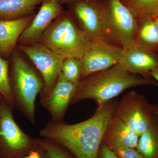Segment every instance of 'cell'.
Listing matches in <instances>:
<instances>
[{
    "label": "cell",
    "instance_id": "cell-1",
    "mask_svg": "<svg viewBox=\"0 0 158 158\" xmlns=\"http://www.w3.org/2000/svg\"><path fill=\"white\" fill-rule=\"evenodd\" d=\"M118 103L110 101L98 107L90 118L75 124L51 119L40 131V136L61 145L75 158H97L106 128Z\"/></svg>",
    "mask_w": 158,
    "mask_h": 158
},
{
    "label": "cell",
    "instance_id": "cell-15",
    "mask_svg": "<svg viewBox=\"0 0 158 158\" xmlns=\"http://www.w3.org/2000/svg\"><path fill=\"white\" fill-rule=\"evenodd\" d=\"M139 136L117 116L111 118L108 123L103 143L108 147H123L136 148Z\"/></svg>",
    "mask_w": 158,
    "mask_h": 158
},
{
    "label": "cell",
    "instance_id": "cell-7",
    "mask_svg": "<svg viewBox=\"0 0 158 158\" xmlns=\"http://www.w3.org/2000/svg\"><path fill=\"white\" fill-rule=\"evenodd\" d=\"M17 49L31 60L42 77L44 86L40 100L46 97L54 88L66 58L56 54L39 42L29 45H17Z\"/></svg>",
    "mask_w": 158,
    "mask_h": 158
},
{
    "label": "cell",
    "instance_id": "cell-2",
    "mask_svg": "<svg viewBox=\"0 0 158 158\" xmlns=\"http://www.w3.org/2000/svg\"><path fill=\"white\" fill-rule=\"evenodd\" d=\"M147 85L158 86V83L152 78L139 77L130 73L118 63L106 70L82 79L71 104L90 99L99 107L126 89Z\"/></svg>",
    "mask_w": 158,
    "mask_h": 158
},
{
    "label": "cell",
    "instance_id": "cell-21",
    "mask_svg": "<svg viewBox=\"0 0 158 158\" xmlns=\"http://www.w3.org/2000/svg\"><path fill=\"white\" fill-rule=\"evenodd\" d=\"M0 94L3 98L15 107L14 98L9 78V62L0 55Z\"/></svg>",
    "mask_w": 158,
    "mask_h": 158
},
{
    "label": "cell",
    "instance_id": "cell-29",
    "mask_svg": "<svg viewBox=\"0 0 158 158\" xmlns=\"http://www.w3.org/2000/svg\"><path fill=\"white\" fill-rule=\"evenodd\" d=\"M155 25L158 31V16L156 17L153 19Z\"/></svg>",
    "mask_w": 158,
    "mask_h": 158
},
{
    "label": "cell",
    "instance_id": "cell-3",
    "mask_svg": "<svg viewBox=\"0 0 158 158\" xmlns=\"http://www.w3.org/2000/svg\"><path fill=\"white\" fill-rule=\"evenodd\" d=\"M11 66L9 78L15 107L35 124L36 98L44 86L42 77L18 49H15L11 54Z\"/></svg>",
    "mask_w": 158,
    "mask_h": 158
},
{
    "label": "cell",
    "instance_id": "cell-16",
    "mask_svg": "<svg viewBox=\"0 0 158 158\" xmlns=\"http://www.w3.org/2000/svg\"><path fill=\"white\" fill-rule=\"evenodd\" d=\"M43 0H0V20L19 19L35 12Z\"/></svg>",
    "mask_w": 158,
    "mask_h": 158
},
{
    "label": "cell",
    "instance_id": "cell-22",
    "mask_svg": "<svg viewBox=\"0 0 158 158\" xmlns=\"http://www.w3.org/2000/svg\"><path fill=\"white\" fill-rule=\"evenodd\" d=\"M37 143L46 151L49 158H73L67 150L53 141L44 138H37Z\"/></svg>",
    "mask_w": 158,
    "mask_h": 158
},
{
    "label": "cell",
    "instance_id": "cell-8",
    "mask_svg": "<svg viewBox=\"0 0 158 158\" xmlns=\"http://www.w3.org/2000/svg\"><path fill=\"white\" fill-rule=\"evenodd\" d=\"M155 114L144 95L132 91L118 102L115 115L140 137L149 127Z\"/></svg>",
    "mask_w": 158,
    "mask_h": 158
},
{
    "label": "cell",
    "instance_id": "cell-9",
    "mask_svg": "<svg viewBox=\"0 0 158 158\" xmlns=\"http://www.w3.org/2000/svg\"><path fill=\"white\" fill-rule=\"evenodd\" d=\"M68 10L91 41L106 39L102 0H78L67 5Z\"/></svg>",
    "mask_w": 158,
    "mask_h": 158
},
{
    "label": "cell",
    "instance_id": "cell-28",
    "mask_svg": "<svg viewBox=\"0 0 158 158\" xmlns=\"http://www.w3.org/2000/svg\"><path fill=\"white\" fill-rule=\"evenodd\" d=\"M151 106L154 113L158 116V104L151 105Z\"/></svg>",
    "mask_w": 158,
    "mask_h": 158
},
{
    "label": "cell",
    "instance_id": "cell-27",
    "mask_svg": "<svg viewBox=\"0 0 158 158\" xmlns=\"http://www.w3.org/2000/svg\"><path fill=\"white\" fill-rule=\"evenodd\" d=\"M76 1H78V0H58L59 4L62 6L65 5V4L68 5V4L73 2H75Z\"/></svg>",
    "mask_w": 158,
    "mask_h": 158
},
{
    "label": "cell",
    "instance_id": "cell-26",
    "mask_svg": "<svg viewBox=\"0 0 158 158\" xmlns=\"http://www.w3.org/2000/svg\"><path fill=\"white\" fill-rule=\"evenodd\" d=\"M151 76L158 83V65L152 71Z\"/></svg>",
    "mask_w": 158,
    "mask_h": 158
},
{
    "label": "cell",
    "instance_id": "cell-4",
    "mask_svg": "<svg viewBox=\"0 0 158 158\" xmlns=\"http://www.w3.org/2000/svg\"><path fill=\"white\" fill-rule=\"evenodd\" d=\"M39 42L64 58L82 59L92 41L69 11L63 10L44 31Z\"/></svg>",
    "mask_w": 158,
    "mask_h": 158
},
{
    "label": "cell",
    "instance_id": "cell-19",
    "mask_svg": "<svg viewBox=\"0 0 158 158\" xmlns=\"http://www.w3.org/2000/svg\"><path fill=\"white\" fill-rule=\"evenodd\" d=\"M135 44L152 50L158 47V31L153 19L138 23V30Z\"/></svg>",
    "mask_w": 158,
    "mask_h": 158
},
{
    "label": "cell",
    "instance_id": "cell-24",
    "mask_svg": "<svg viewBox=\"0 0 158 158\" xmlns=\"http://www.w3.org/2000/svg\"><path fill=\"white\" fill-rule=\"evenodd\" d=\"M22 158H49L46 150L41 145L37 143V146L31 151V152Z\"/></svg>",
    "mask_w": 158,
    "mask_h": 158
},
{
    "label": "cell",
    "instance_id": "cell-23",
    "mask_svg": "<svg viewBox=\"0 0 158 158\" xmlns=\"http://www.w3.org/2000/svg\"><path fill=\"white\" fill-rule=\"evenodd\" d=\"M110 148L118 158H143L135 148L123 147H114Z\"/></svg>",
    "mask_w": 158,
    "mask_h": 158
},
{
    "label": "cell",
    "instance_id": "cell-10",
    "mask_svg": "<svg viewBox=\"0 0 158 158\" xmlns=\"http://www.w3.org/2000/svg\"><path fill=\"white\" fill-rule=\"evenodd\" d=\"M123 49L106 39L92 41L83 57L82 79L118 64Z\"/></svg>",
    "mask_w": 158,
    "mask_h": 158
},
{
    "label": "cell",
    "instance_id": "cell-14",
    "mask_svg": "<svg viewBox=\"0 0 158 158\" xmlns=\"http://www.w3.org/2000/svg\"><path fill=\"white\" fill-rule=\"evenodd\" d=\"M36 12L12 20H0V55H11L18 44L19 39L31 24Z\"/></svg>",
    "mask_w": 158,
    "mask_h": 158
},
{
    "label": "cell",
    "instance_id": "cell-12",
    "mask_svg": "<svg viewBox=\"0 0 158 158\" xmlns=\"http://www.w3.org/2000/svg\"><path fill=\"white\" fill-rule=\"evenodd\" d=\"M78 83L67 81L59 74L50 93L45 98L40 100L41 105L50 114L52 120L57 122L63 121Z\"/></svg>",
    "mask_w": 158,
    "mask_h": 158
},
{
    "label": "cell",
    "instance_id": "cell-11",
    "mask_svg": "<svg viewBox=\"0 0 158 158\" xmlns=\"http://www.w3.org/2000/svg\"><path fill=\"white\" fill-rule=\"evenodd\" d=\"M63 10L58 0H43L39 11L21 35L17 45H29L39 42L44 31Z\"/></svg>",
    "mask_w": 158,
    "mask_h": 158
},
{
    "label": "cell",
    "instance_id": "cell-13",
    "mask_svg": "<svg viewBox=\"0 0 158 158\" xmlns=\"http://www.w3.org/2000/svg\"><path fill=\"white\" fill-rule=\"evenodd\" d=\"M118 63L130 73L152 78L151 72L158 65V57L152 50L135 44L123 49Z\"/></svg>",
    "mask_w": 158,
    "mask_h": 158
},
{
    "label": "cell",
    "instance_id": "cell-18",
    "mask_svg": "<svg viewBox=\"0 0 158 158\" xmlns=\"http://www.w3.org/2000/svg\"><path fill=\"white\" fill-rule=\"evenodd\" d=\"M134 15L138 23L158 16V0H120Z\"/></svg>",
    "mask_w": 158,
    "mask_h": 158
},
{
    "label": "cell",
    "instance_id": "cell-25",
    "mask_svg": "<svg viewBox=\"0 0 158 158\" xmlns=\"http://www.w3.org/2000/svg\"><path fill=\"white\" fill-rule=\"evenodd\" d=\"M97 158H118L112 149L102 142L99 151Z\"/></svg>",
    "mask_w": 158,
    "mask_h": 158
},
{
    "label": "cell",
    "instance_id": "cell-20",
    "mask_svg": "<svg viewBox=\"0 0 158 158\" xmlns=\"http://www.w3.org/2000/svg\"><path fill=\"white\" fill-rule=\"evenodd\" d=\"M83 65L82 59L66 58L62 64L59 74L67 81L78 83L82 79Z\"/></svg>",
    "mask_w": 158,
    "mask_h": 158
},
{
    "label": "cell",
    "instance_id": "cell-30",
    "mask_svg": "<svg viewBox=\"0 0 158 158\" xmlns=\"http://www.w3.org/2000/svg\"><path fill=\"white\" fill-rule=\"evenodd\" d=\"M3 97L2 96L1 94H0V102H1V100H2V98Z\"/></svg>",
    "mask_w": 158,
    "mask_h": 158
},
{
    "label": "cell",
    "instance_id": "cell-5",
    "mask_svg": "<svg viewBox=\"0 0 158 158\" xmlns=\"http://www.w3.org/2000/svg\"><path fill=\"white\" fill-rule=\"evenodd\" d=\"M105 37L120 48L135 44L138 23L131 11L120 0H104Z\"/></svg>",
    "mask_w": 158,
    "mask_h": 158
},
{
    "label": "cell",
    "instance_id": "cell-6",
    "mask_svg": "<svg viewBox=\"0 0 158 158\" xmlns=\"http://www.w3.org/2000/svg\"><path fill=\"white\" fill-rule=\"evenodd\" d=\"M13 106L3 98L0 102V158H22L37 145L15 120Z\"/></svg>",
    "mask_w": 158,
    "mask_h": 158
},
{
    "label": "cell",
    "instance_id": "cell-17",
    "mask_svg": "<svg viewBox=\"0 0 158 158\" xmlns=\"http://www.w3.org/2000/svg\"><path fill=\"white\" fill-rule=\"evenodd\" d=\"M136 149L143 158H158V116L155 114L151 124L139 137Z\"/></svg>",
    "mask_w": 158,
    "mask_h": 158
}]
</instances>
